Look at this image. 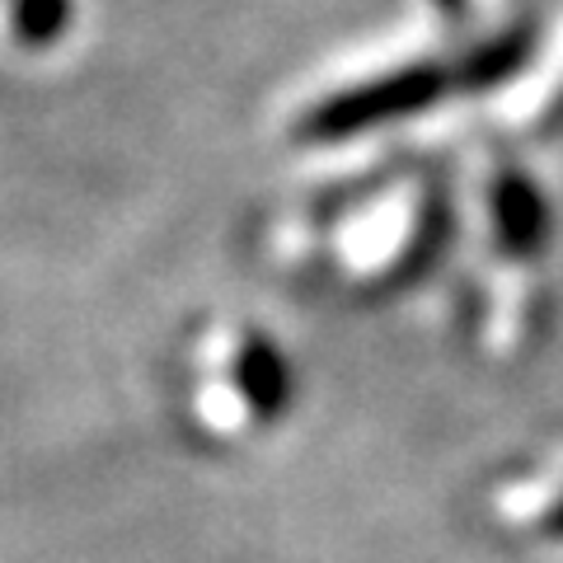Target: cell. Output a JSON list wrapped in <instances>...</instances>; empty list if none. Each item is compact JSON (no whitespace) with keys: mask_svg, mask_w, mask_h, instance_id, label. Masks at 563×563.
<instances>
[{"mask_svg":"<svg viewBox=\"0 0 563 563\" xmlns=\"http://www.w3.org/2000/svg\"><path fill=\"white\" fill-rule=\"evenodd\" d=\"M455 188L437 165H385L343 184L333 198H306L277 217L287 244H314L333 277L357 291H385L418 277L451 240Z\"/></svg>","mask_w":563,"mask_h":563,"instance_id":"6da1fadb","label":"cell"},{"mask_svg":"<svg viewBox=\"0 0 563 563\" xmlns=\"http://www.w3.org/2000/svg\"><path fill=\"white\" fill-rule=\"evenodd\" d=\"M470 80L465 52L442 57L437 47H390L347 62L343 70L314 80L287 109V136L296 146H333L428 109Z\"/></svg>","mask_w":563,"mask_h":563,"instance_id":"7a4b0ae2","label":"cell"},{"mask_svg":"<svg viewBox=\"0 0 563 563\" xmlns=\"http://www.w3.org/2000/svg\"><path fill=\"white\" fill-rule=\"evenodd\" d=\"M80 20V0H0V52L43 57Z\"/></svg>","mask_w":563,"mask_h":563,"instance_id":"3957f363","label":"cell"}]
</instances>
